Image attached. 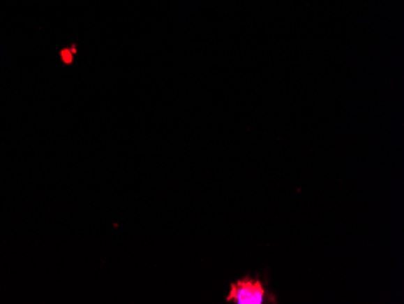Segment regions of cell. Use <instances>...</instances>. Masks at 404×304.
<instances>
[{
	"label": "cell",
	"mask_w": 404,
	"mask_h": 304,
	"mask_svg": "<svg viewBox=\"0 0 404 304\" xmlns=\"http://www.w3.org/2000/svg\"><path fill=\"white\" fill-rule=\"evenodd\" d=\"M275 301L265 290L262 282L244 277L232 282L230 292L227 297V302L237 304H263L265 301Z\"/></svg>",
	"instance_id": "6da1fadb"
}]
</instances>
